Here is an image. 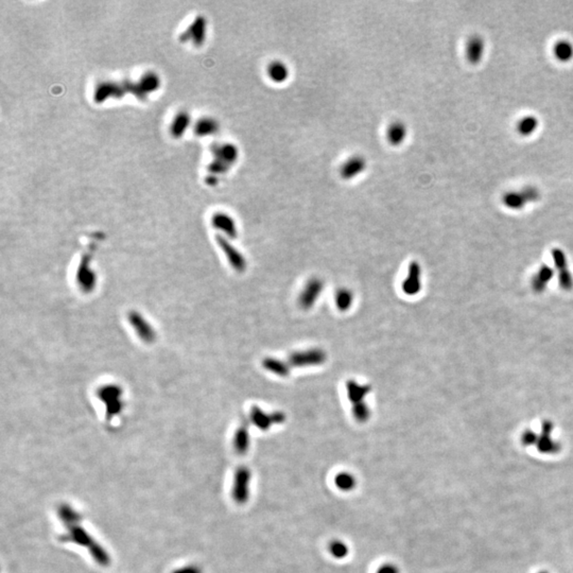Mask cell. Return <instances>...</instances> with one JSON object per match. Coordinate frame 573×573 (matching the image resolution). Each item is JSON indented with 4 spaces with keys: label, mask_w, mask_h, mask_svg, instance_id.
<instances>
[{
    "label": "cell",
    "mask_w": 573,
    "mask_h": 573,
    "mask_svg": "<svg viewBox=\"0 0 573 573\" xmlns=\"http://www.w3.org/2000/svg\"><path fill=\"white\" fill-rule=\"evenodd\" d=\"M158 84H159V80L157 76L154 73H148L142 77L139 83V87L141 91L146 93V91L155 90L158 87Z\"/></svg>",
    "instance_id": "31"
},
{
    "label": "cell",
    "mask_w": 573,
    "mask_h": 573,
    "mask_svg": "<svg viewBox=\"0 0 573 573\" xmlns=\"http://www.w3.org/2000/svg\"><path fill=\"white\" fill-rule=\"evenodd\" d=\"M366 159L362 155H353L342 163L340 174L344 179H353L366 169Z\"/></svg>",
    "instance_id": "7"
},
{
    "label": "cell",
    "mask_w": 573,
    "mask_h": 573,
    "mask_svg": "<svg viewBox=\"0 0 573 573\" xmlns=\"http://www.w3.org/2000/svg\"><path fill=\"white\" fill-rule=\"evenodd\" d=\"M189 123V117L188 115L182 113L177 115L175 117L172 125H171V132L175 137H179L184 132L186 127L188 126Z\"/></svg>",
    "instance_id": "29"
},
{
    "label": "cell",
    "mask_w": 573,
    "mask_h": 573,
    "mask_svg": "<svg viewBox=\"0 0 573 573\" xmlns=\"http://www.w3.org/2000/svg\"><path fill=\"white\" fill-rule=\"evenodd\" d=\"M328 550L330 552V554L334 556L335 559L338 560H342V559H345L346 556L349 553V549L347 547V545L342 542V540L336 539L330 542L329 546H328Z\"/></svg>",
    "instance_id": "28"
},
{
    "label": "cell",
    "mask_w": 573,
    "mask_h": 573,
    "mask_svg": "<svg viewBox=\"0 0 573 573\" xmlns=\"http://www.w3.org/2000/svg\"><path fill=\"white\" fill-rule=\"evenodd\" d=\"M540 199V192L536 187L528 186L520 190L507 191L503 194L502 202L510 209L519 210L529 203L536 202Z\"/></svg>",
    "instance_id": "1"
},
{
    "label": "cell",
    "mask_w": 573,
    "mask_h": 573,
    "mask_svg": "<svg viewBox=\"0 0 573 573\" xmlns=\"http://www.w3.org/2000/svg\"><path fill=\"white\" fill-rule=\"evenodd\" d=\"M540 573H547V572H540Z\"/></svg>",
    "instance_id": "35"
},
{
    "label": "cell",
    "mask_w": 573,
    "mask_h": 573,
    "mask_svg": "<svg viewBox=\"0 0 573 573\" xmlns=\"http://www.w3.org/2000/svg\"><path fill=\"white\" fill-rule=\"evenodd\" d=\"M376 573H399V569L394 564H384L379 567Z\"/></svg>",
    "instance_id": "33"
},
{
    "label": "cell",
    "mask_w": 573,
    "mask_h": 573,
    "mask_svg": "<svg viewBox=\"0 0 573 573\" xmlns=\"http://www.w3.org/2000/svg\"><path fill=\"white\" fill-rule=\"evenodd\" d=\"M346 390H347V396L354 404L360 401H364L365 396L369 392V386L366 384H359L354 380H349L346 383Z\"/></svg>",
    "instance_id": "18"
},
{
    "label": "cell",
    "mask_w": 573,
    "mask_h": 573,
    "mask_svg": "<svg viewBox=\"0 0 573 573\" xmlns=\"http://www.w3.org/2000/svg\"><path fill=\"white\" fill-rule=\"evenodd\" d=\"M211 223L219 231H222L226 236L229 238H236L237 237V225L235 220L227 214L224 212H218L211 219Z\"/></svg>",
    "instance_id": "10"
},
{
    "label": "cell",
    "mask_w": 573,
    "mask_h": 573,
    "mask_svg": "<svg viewBox=\"0 0 573 573\" xmlns=\"http://www.w3.org/2000/svg\"><path fill=\"white\" fill-rule=\"evenodd\" d=\"M172 573H202V570L196 566H185L179 569L174 570Z\"/></svg>",
    "instance_id": "34"
},
{
    "label": "cell",
    "mask_w": 573,
    "mask_h": 573,
    "mask_svg": "<svg viewBox=\"0 0 573 573\" xmlns=\"http://www.w3.org/2000/svg\"><path fill=\"white\" fill-rule=\"evenodd\" d=\"M251 420L260 430H268L273 424H280L286 420V416L282 412L268 414L259 406H253L251 411Z\"/></svg>",
    "instance_id": "5"
},
{
    "label": "cell",
    "mask_w": 573,
    "mask_h": 573,
    "mask_svg": "<svg viewBox=\"0 0 573 573\" xmlns=\"http://www.w3.org/2000/svg\"><path fill=\"white\" fill-rule=\"evenodd\" d=\"M252 472L249 467L240 466L237 468L233 485V498L237 504H245L250 498V484Z\"/></svg>",
    "instance_id": "2"
},
{
    "label": "cell",
    "mask_w": 573,
    "mask_h": 573,
    "mask_svg": "<svg viewBox=\"0 0 573 573\" xmlns=\"http://www.w3.org/2000/svg\"><path fill=\"white\" fill-rule=\"evenodd\" d=\"M353 414L356 420L359 422H365L368 420L371 416V410L365 401H360L354 403L353 405Z\"/></svg>",
    "instance_id": "30"
},
{
    "label": "cell",
    "mask_w": 573,
    "mask_h": 573,
    "mask_svg": "<svg viewBox=\"0 0 573 573\" xmlns=\"http://www.w3.org/2000/svg\"><path fill=\"white\" fill-rule=\"evenodd\" d=\"M353 303V293L345 288L338 290L336 294V304L341 311H346L350 308Z\"/></svg>",
    "instance_id": "25"
},
{
    "label": "cell",
    "mask_w": 573,
    "mask_h": 573,
    "mask_svg": "<svg viewBox=\"0 0 573 573\" xmlns=\"http://www.w3.org/2000/svg\"><path fill=\"white\" fill-rule=\"evenodd\" d=\"M217 242L220 245L222 251L224 252L231 266L239 272L244 271L245 268H247V263H245V259L242 256V254L237 249L234 248V245L232 243H229V241L226 240L224 237L219 235L217 236Z\"/></svg>",
    "instance_id": "6"
},
{
    "label": "cell",
    "mask_w": 573,
    "mask_h": 573,
    "mask_svg": "<svg viewBox=\"0 0 573 573\" xmlns=\"http://www.w3.org/2000/svg\"><path fill=\"white\" fill-rule=\"evenodd\" d=\"M267 73L269 79L274 82L276 84H282L289 79L290 69L288 68L287 64L283 61H272L269 63L267 67Z\"/></svg>",
    "instance_id": "13"
},
{
    "label": "cell",
    "mask_w": 573,
    "mask_h": 573,
    "mask_svg": "<svg viewBox=\"0 0 573 573\" xmlns=\"http://www.w3.org/2000/svg\"><path fill=\"white\" fill-rule=\"evenodd\" d=\"M234 447L237 453L245 454L250 447V432L247 422H243L237 429L234 437Z\"/></svg>",
    "instance_id": "15"
},
{
    "label": "cell",
    "mask_w": 573,
    "mask_h": 573,
    "mask_svg": "<svg viewBox=\"0 0 573 573\" xmlns=\"http://www.w3.org/2000/svg\"><path fill=\"white\" fill-rule=\"evenodd\" d=\"M89 552H90V555L94 558V560L100 566H108L109 565V562H110L109 556H108L107 552L104 550V548L101 547L99 544L94 543L89 547Z\"/></svg>",
    "instance_id": "27"
},
{
    "label": "cell",
    "mask_w": 573,
    "mask_h": 573,
    "mask_svg": "<svg viewBox=\"0 0 573 573\" xmlns=\"http://www.w3.org/2000/svg\"><path fill=\"white\" fill-rule=\"evenodd\" d=\"M59 517L60 519L66 525L67 528L79 525V522L81 520V516L78 512H76L72 507H70L67 504H63L59 507V511H58Z\"/></svg>",
    "instance_id": "22"
},
{
    "label": "cell",
    "mask_w": 573,
    "mask_h": 573,
    "mask_svg": "<svg viewBox=\"0 0 573 573\" xmlns=\"http://www.w3.org/2000/svg\"><path fill=\"white\" fill-rule=\"evenodd\" d=\"M205 31H206V24L203 17H199L191 25L190 29L188 30V33L193 38L195 44H202L205 40Z\"/></svg>",
    "instance_id": "24"
},
{
    "label": "cell",
    "mask_w": 573,
    "mask_h": 573,
    "mask_svg": "<svg viewBox=\"0 0 573 573\" xmlns=\"http://www.w3.org/2000/svg\"><path fill=\"white\" fill-rule=\"evenodd\" d=\"M131 325L134 327V329L138 334V336L143 339V341L150 342L154 338V332L152 331L151 327L146 323L138 313H131L128 317Z\"/></svg>",
    "instance_id": "16"
},
{
    "label": "cell",
    "mask_w": 573,
    "mask_h": 573,
    "mask_svg": "<svg viewBox=\"0 0 573 573\" xmlns=\"http://www.w3.org/2000/svg\"><path fill=\"white\" fill-rule=\"evenodd\" d=\"M537 441H538V436L534 432L527 431V432L523 433V435H522L523 445H526V446L535 445V444H537Z\"/></svg>",
    "instance_id": "32"
},
{
    "label": "cell",
    "mask_w": 573,
    "mask_h": 573,
    "mask_svg": "<svg viewBox=\"0 0 573 573\" xmlns=\"http://www.w3.org/2000/svg\"><path fill=\"white\" fill-rule=\"evenodd\" d=\"M218 131V123L216 120L210 118H203L196 124L195 132L199 135H209L214 134Z\"/></svg>",
    "instance_id": "26"
},
{
    "label": "cell",
    "mask_w": 573,
    "mask_h": 573,
    "mask_svg": "<svg viewBox=\"0 0 573 573\" xmlns=\"http://www.w3.org/2000/svg\"><path fill=\"white\" fill-rule=\"evenodd\" d=\"M68 529V535H67V540H72L73 543L80 545V546H83V547H90L95 542L94 539L91 538V536L88 534V532L84 529L82 528L79 525L72 526L67 528Z\"/></svg>",
    "instance_id": "17"
},
{
    "label": "cell",
    "mask_w": 573,
    "mask_h": 573,
    "mask_svg": "<svg viewBox=\"0 0 573 573\" xmlns=\"http://www.w3.org/2000/svg\"><path fill=\"white\" fill-rule=\"evenodd\" d=\"M420 289V269L417 263H412L409 274L402 284V290L406 295H415Z\"/></svg>",
    "instance_id": "12"
},
{
    "label": "cell",
    "mask_w": 573,
    "mask_h": 573,
    "mask_svg": "<svg viewBox=\"0 0 573 573\" xmlns=\"http://www.w3.org/2000/svg\"><path fill=\"white\" fill-rule=\"evenodd\" d=\"M216 160L212 163V170L224 172L238 158V149L232 143H223L215 149Z\"/></svg>",
    "instance_id": "3"
},
{
    "label": "cell",
    "mask_w": 573,
    "mask_h": 573,
    "mask_svg": "<svg viewBox=\"0 0 573 573\" xmlns=\"http://www.w3.org/2000/svg\"><path fill=\"white\" fill-rule=\"evenodd\" d=\"M538 123H539L538 119L535 116L529 115V116L522 117L517 122L516 130L521 136H530L534 132H536V130L538 127Z\"/></svg>",
    "instance_id": "20"
},
{
    "label": "cell",
    "mask_w": 573,
    "mask_h": 573,
    "mask_svg": "<svg viewBox=\"0 0 573 573\" xmlns=\"http://www.w3.org/2000/svg\"><path fill=\"white\" fill-rule=\"evenodd\" d=\"M553 53L558 61L568 63L573 59V44L566 40L556 42L553 47Z\"/></svg>",
    "instance_id": "19"
},
{
    "label": "cell",
    "mask_w": 573,
    "mask_h": 573,
    "mask_svg": "<svg viewBox=\"0 0 573 573\" xmlns=\"http://www.w3.org/2000/svg\"><path fill=\"white\" fill-rule=\"evenodd\" d=\"M326 354L320 348H312L303 352H297L290 356V364L292 366H313L325 362Z\"/></svg>",
    "instance_id": "4"
},
{
    "label": "cell",
    "mask_w": 573,
    "mask_h": 573,
    "mask_svg": "<svg viewBox=\"0 0 573 573\" xmlns=\"http://www.w3.org/2000/svg\"><path fill=\"white\" fill-rule=\"evenodd\" d=\"M552 428L553 426L550 422H545L543 426V435L538 437V441L536 444L540 452L555 453L560 449L559 443H556V441L550 438Z\"/></svg>",
    "instance_id": "14"
},
{
    "label": "cell",
    "mask_w": 573,
    "mask_h": 573,
    "mask_svg": "<svg viewBox=\"0 0 573 573\" xmlns=\"http://www.w3.org/2000/svg\"><path fill=\"white\" fill-rule=\"evenodd\" d=\"M264 367L277 375V376H281V377H286V376L289 375L290 373V365H288L287 363H285L284 361H281V360L275 359V358H267L264 360Z\"/></svg>",
    "instance_id": "21"
},
{
    "label": "cell",
    "mask_w": 573,
    "mask_h": 573,
    "mask_svg": "<svg viewBox=\"0 0 573 573\" xmlns=\"http://www.w3.org/2000/svg\"><path fill=\"white\" fill-rule=\"evenodd\" d=\"M335 483L336 486L339 489L343 490V492H350V490H353L356 487L357 481L352 473L343 471L337 474L335 478Z\"/></svg>",
    "instance_id": "23"
},
{
    "label": "cell",
    "mask_w": 573,
    "mask_h": 573,
    "mask_svg": "<svg viewBox=\"0 0 573 573\" xmlns=\"http://www.w3.org/2000/svg\"><path fill=\"white\" fill-rule=\"evenodd\" d=\"M386 139L390 144L398 146L400 145L406 138L408 135V127L404 122L400 120H395L389 124L386 128Z\"/></svg>",
    "instance_id": "11"
},
{
    "label": "cell",
    "mask_w": 573,
    "mask_h": 573,
    "mask_svg": "<svg viewBox=\"0 0 573 573\" xmlns=\"http://www.w3.org/2000/svg\"><path fill=\"white\" fill-rule=\"evenodd\" d=\"M324 283L320 278H311L307 283L306 287L304 288L301 298H300V305L304 309H310L317 302L318 298L323 290Z\"/></svg>",
    "instance_id": "8"
},
{
    "label": "cell",
    "mask_w": 573,
    "mask_h": 573,
    "mask_svg": "<svg viewBox=\"0 0 573 573\" xmlns=\"http://www.w3.org/2000/svg\"><path fill=\"white\" fill-rule=\"evenodd\" d=\"M485 50V42L480 35H472L468 39L466 43L465 53L467 61L472 64L477 65L481 62Z\"/></svg>",
    "instance_id": "9"
}]
</instances>
